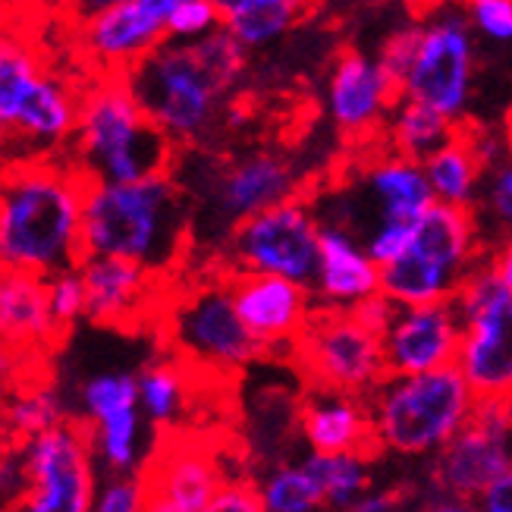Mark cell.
Segmentation results:
<instances>
[{
  "label": "cell",
  "mask_w": 512,
  "mask_h": 512,
  "mask_svg": "<svg viewBox=\"0 0 512 512\" xmlns=\"http://www.w3.org/2000/svg\"><path fill=\"white\" fill-rule=\"evenodd\" d=\"M88 176L70 154H10L0 173V271L79 267Z\"/></svg>",
  "instance_id": "1"
},
{
  "label": "cell",
  "mask_w": 512,
  "mask_h": 512,
  "mask_svg": "<svg viewBox=\"0 0 512 512\" xmlns=\"http://www.w3.org/2000/svg\"><path fill=\"white\" fill-rule=\"evenodd\" d=\"M246 66L249 48L227 26H217L192 41L167 38L120 76L176 145L211 148V132L224 123L227 101L236 95Z\"/></svg>",
  "instance_id": "2"
},
{
  "label": "cell",
  "mask_w": 512,
  "mask_h": 512,
  "mask_svg": "<svg viewBox=\"0 0 512 512\" xmlns=\"http://www.w3.org/2000/svg\"><path fill=\"white\" fill-rule=\"evenodd\" d=\"M195 246V208L173 173L145 180H88L82 208L85 255L129 258L180 280Z\"/></svg>",
  "instance_id": "3"
},
{
  "label": "cell",
  "mask_w": 512,
  "mask_h": 512,
  "mask_svg": "<svg viewBox=\"0 0 512 512\" xmlns=\"http://www.w3.org/2000/svg\"><path fill=\"white\" fill-rule=\"evenodd\" d=\"M66 154L88 180L126 183L170 173L180 145L139 107L120 73H92L82 82L76 136Z\"/></svg>",
  "instance_id": "4"
},
{
  "label": "cell",
  "mask_w": 512,
  "mask_h": 512,
  "mask_svg": "<svg viewBox=\"0 0 512 512\" xmlns=\"http://www.w3.org/2000/svg\"><path fill=\"white\" fill-rule=\"evenodd\" d=\"M154 327L176 362L214 384H233L255 359L267 355V346L236 311L230 274L217 261L205 277L170 286Z\"/></svg>",
  "instance_id": "5"
},
{
  "label": "cell",
  "mask_w": 512,
  "mask_h": 512,
  "mask_svg": "<svg viewBox=\"0 0 512 512\" xmlns=\"http://www.w3.org/2000/svg\"><path fill=\"white\" fill-rule=\"evenodd\" d=\"M365 399L381 450L399 456L443 450L478 406L459 365L384 377Z\"/></svg>",
  "instance_id": "6"
},
{
  "label": "cell",
  "mask_w": 512,
  "mask_h": 512,
  "mask_svg": "<svg viewBox=\"0 0 512 512\" xmlns=\"http://www.w3.org/2000/svg\"><path fill=\"white\" fill-rule=\"evenodd\" d=\"M82 85L54 73L35 44L0 26V117L13 154H63L76 136Z\"/></svg>",
  "instance_id": "7"
},
{
  "label": "cell",
  "mask_w": 512,
  "mask_h": 512,
  "mask_svg": "<svg viewBox=\"0 0 512 512\" xmlns=\"http://www.w3.org/2000/svg\"><path fill=\"white\" fill-rule=\"evenodd\" d=\"M462 327L456 365L478 403H512V293L484 255L453 296Z\"/></svg>",
  "instance_id": "8"
},
{
  "label": "cell",
  "mask_w": 512,
  "mask_h": 512,
  "mask_svg": "<svg viewBox=\"0 0 512 512\" xmlns=\"http://www.w3.org/2000/svg\"><path fill=\"white\" fill-rule=\"evenodd\" d=\"M289 365L305 387H327L368 396L387 377L381 337L365 327L349 305L321 302L311 308L305 327L289 352Z\"/></svg>",
  "instance_id": "9"
},
{
  "label": "cell",
  "mask_w": 512,
  "mask_h": 512,
  "mask_svg": "<svg viewBox=\"0 0 512 512\" xmlns=\"http://www.w3.org/2000/svg\"><path fill=\"white\" fill-rule=\"evenodd\" d=\"M224 267L280 274L308 289L321 277V220L308 195H293L264 211H255L230 230L214 255Z\"/></svg>",
  "instance_id": "10"
},
{
  "label": "cell",
  "mask_w": 512,
  "mask_h": 512,
  "mask_svg": "<svg viewBox=\"0 0 512 512\" xmlns=\"http://www.w3.org/2000/svg\"><path fill=\"white\" fill-rule=\"evenodd\" d=\"M22 494L16 509L26 512H88L95 509V447L88 421L60 425L22 440Z\"/></svg>",
  "instance_id": "11"
},
{
  "label": "cell",
  "mask_w": 512,
  "mask_h": 512,
  "mask_svg": "<svg viewBox=\"0 0 512 512\" xmlns=\"http://www.w3.org/2000/svg\"><path fill=\"white\" fill-rule=\"evenodd\" d=\"M512 469V403H478L465 428L440 450L434 484L437 509L481 503L500 475Z\"/></svg>",
  "instance_id": "12"
},
{
  "label": "cell",
  "mask_w": 512,
  "mask_h": 512,
  "mask_svg": "<svg viewBox=\"0 0 512 512\" xmlns=\"http://www.w3.org/2000/svg\"><path fill=\"white\" fill-rule=\"evenodd\" d=\"M475 82V41L462 0L425 19V32L406 79V95L425 101L447 117H465Z\"/></svg>",
  "instance_id": "13"
},
{
  "label": "cell",
  "mask_w": 512,
  "mask_h": 512,
  "mask_svg": "<svg viewBox=\"0 0 512 512\" xmlns=\"http://www.w3.org/2000/svg\"><path fill=\"white\" fill-rule=\"evenodd\" d=\"M403 98L381 63L365 57L355 44H340L333 51L327 107L349 151L387 145V120Z\"/></svg>",
  "instance_id": "14"
},
{
  "label": "cell",
  "mask_w": 512,
  "mask_h": 512,
  "mask_svg": "<svg viewBox=\"0 0 512 512\" xmlns=\"http://www.w3.org/2000/svg\"><path fill=\"white\" fill-rule=\"evenodd\" d=\"M139 475L145 481V509L164 512H205L227 481L211 443L176 428L164 431L161 447Z\"/></svg>",
  "instance_id": "15"
},
{
  "label": "cell",
  "mask_w": 512,
  "mask_h": 512,
  "mask_svg": "<svg viewBox=\"0 0 512 512\" xmlns=\"http://www.w3.org/2000/svg\"><path fill=\"white\" fill-rule=\"evenodd\" d=\"M183 0H123L107 13L88 19L76 32L79 60L88 73H126L158 44H164L167 19Z\"/></svg>",
  "instance_id": "16"
},
{
  "label": "cell",
  "mask_w": 512,
  "mask_h": 512,
  "mask_svg": "<svg viewBox=\"0 0 512 512\" xmlns=\"http://www.w3.org/2000/svg\"><path fill=\"white\" fill-rule=\"evenodd\" d=\"M79 271L88 293V321L114 330L158 324L173 280L117 255H85Z\"/></svg>",
  "instance_id": "17"
},
{
  "label": "cell",
  "mask_w": 512,
  "mask_h": 512,
  "mask_svg": "<svg viewBox=\"0 0 512 512\" xmlns=\"http://www.w3.org/2000/svg\"><path fill=\"white\" fill-rule=\"evenodd\" d=\"M462 315L453 299L425 305H396L381 346L387 377L421 374L456 365L462 346Z\"/></svg>",
  "instance_id": "18"
},
{
  "label": "cell",
  "mask_w": 512,
  "mask_h": 512,
  "mask_svg": "<svg viewBox=\"0 0 512 512\" xmlns=\"http://www.w3.org/2000/svg\"><path fill=\"white\" fill-rule=\"evenodd\" d=\"M230 289L236 311L246 321V327L267 346V355L283 352L289 362V352L311 315V289L261 271H242V267H227Z\"/></svg>",
  "instance_id": "19"
},
{
  "label": "cell",
  "mask_w": 512,
  "mask_h": 512,
  "mask_svg": "<svg viewBox=\"0 0 512 512\" xmlns=\"http://www.w3.org/2000/svg\"><path fill=\"white\" fill-rule=\"evenodd\" d=\"M299 431L315 453H359L365 459L384 453L374 437L368 399L355 393L305 387L299 399Z\"/></svg>",
  "instance_id": "20"
},
{
  "label": "cell",
  "mask_w": 512,
  "mask_h": 512,
  "mask_svg": "<svg viewBox=\"0 0 512 512\" xmlns=\"http://www.w3.org/2000/svg\"><path fill=\"white\" fill-rule=\"evenodd\" d=\"M57 337L63 333L51 318L44 277L0 271V343L22 352L26 359H38L57 343Z\"/></svg>",
  "instance_id": "21"
},
{
  "label": "cell",
  "mask_w": 512,
  "mask_h": 512,
  "mask_svg": "<svg viewBox=\"0 0 512 512\" xmlns=\"http://www.w3.org/2000/svg\"><path fill=\"white\" fill-rule=\"evenodd\" d=\"M374 293H381V264L362 252L352 233L321 224V302L355 305Z\"/></svg>",
  "instance_id": "22"
},
{
  "label": "cell",
  "mask_w": 512,
  "mask_h": 512,
  "mask_svg": "<svg viewBox=\"0 0 512 512\" xmlns=\"http://www.w3.org/2000/svg\"><path fill=\"white\" fill-rule=\"evenodd\" d=\"M428 183L437 202L450 205H475L487 164L475 142V117H459L453 139L437 148L425 161Z\"/></svg>",
  "instance_id": "23"
},
{
  "label": "cell",
  "mask_w": 512,
  "mask_h": 512,
  "mask_svg": "<svg viewBox=\"0 0 512 512\" xmlns=\"http://www.w3.org/2000/svg\"><path fill=\"white\" fill-rule=\"evenodd\" d=\"M136 377H139V406L158 431L176 428V421L192 406L195 384L202 381V377L189 371L183 362H176L173 355L170 359L145 365Z\"/></svg>",
  "instance_id": "24"
},
{
  "label": "cell",
  "mask_w": 512,
  "mask_h": 512,
  "mask_svg": "<svg viewBox=\"0 0 512 512\" xmlns=\"http://www.w3.org/2000/svg\"><path fill=\"white\" fill-rule=\"evenodd\" d=\"M456 132V120L447 117L443 110L418 101L403 98L387 120V145L393 154H403L409 161L425 164L437 148H443Z\"/></svg>",
  "instance_id": "25"
},
{
  "label": "cell",
  "mask_w": 512,
  "mask_h": 512,
  "mask_svg": "<svg viewBox=\"0 0 512 512\" xmlns=\"http://www.w3.org/2000/svg\"><path fill=\"white\" fill-rule=\"evenodd\" d=\"M142 406H120L88 421L95 459L107 475L142 469Z\"/></svg>",
  "instance_id": "26"
},
{
  "label": "cell",
  "mask_w": 512,
  "mask_h": 512,
  "mask_svg": "<svg viewBox=\"0 0 512 512\" xmlns=\"http://www.w3.org/2000/svg\"><path fill=\"white\" fill-rule=\"evenodd\" d=\"M459 280L447 271L428 264L412 252L399 255L396 261L381 264V293L399 305H425V302H447L456 296Z\"/></svg>",
  "instance_id": "27"
},
{
  "label": "cell",
  "mask_w": 512,
  "mask_h": 512,
  "mask_svg": "<svg viewBox=\"0 0 512 512\" xmlns=\"http://www.w3.org/2000/svg\"><path fill=\"white\" fill-rule=\"evenodd\" d=\"M368 459L359 453H315L305 459V469L315 475L324 491V503L337 509H352L368 494Z\"/></svg>",
  "instance_id": "28"
},
{
  "label": "cell",
  "mask_w": 512,
  "mask_h": 512,
  "mask_svg": "<svg viewBox=\"0 0 512 512\" xmlns=\"http://www.w3.org/2000/svg\"><path fill=\"white\" fill-rule=\"evenodd\" d=\"M311 13L315 10L308 7V0H274V4H261L246 13L230 16L224 26L246 44L249 51H255V48H264V44L283 38L289 29L302 26Z\"/></svg>",
  "instance_id": "29"
},
{
  "label": "cell",
  "mask_w": 512,
  "mask_h": 512,
  "mask_svg": "<svg viewBox=\"0 0 512 512\" xmlns=\"http://www.w3.org/2000/svg\"><path fill=\"white\" fill-rule=\"evenodd\" d=\"M60 421H66L63 399L51 384H44V381H35L29 387H16V393L4 406V428L19 440H29L41 431L60 425Z\"/></svg>",
  "instance_id": "30"
},
{
  "label": "cell",
  "mask_w": 512,
  "mask_h": 512,
  "mask_svg": "<svg viewBox=\"0 0 512 512\" xmlns=\"http://www.w3.org/2000/svg\"><path fill=\"white\" fill-rule=\"evenodd\" d=\"M261 500L264 509L271 512H308L324 506V491L302 465H277V469L264 478L261 484Z\"/></svg>",
  "instance_id": "31"
},
{
  "label": "cell",
  "mask_w": 512,
  "mask_h": 512,
  "mask_svg": "<svg viewBox=\"0 0 512 512\" xmlns=\"http://www.w3.org/2000/svg\"><path fill=\"white\" fill-rule=\"evenodd\" d=\"M484 180H487V189L484 195H478L475 214H478V224L491 220V227H494L491 252H497L506 239H512V158L497 164Z\"/></svg>",
  "instance_id": "32"
},
{
  "label": "cell",
  "mask_w": 512,
  "mask_h": 512,
  "mask_svg": "<svg viewBox=\"0 0 512 512\" xmlns=\"http://www.w3.org/2000/svg\"><path fill=\"white\" fill-rule=\"evenodd\" d=\"M79 406L85 421L120 406H139V377L126 371H104L88 377L79 390Z\"/></svg>",
  "instance_id": "33"
},
{
  "label": "cell",
  "mask_w": 512,
  "mask_h": 512,
  "mask_svg": "<svg viewBox=\"0 0 512 512\" xmlns=\"http://www.w3.org/2000/svg\"><path fill=\"white\" fill-rule=\"evenodd\" d=\"M48 283V308L51 318L60 333L73 330L82 318H88V293H85V280L79 267H66L51 277H44Z\"/></svg>",
  "instance_id": "34"
},
{
  "label": "cell",
  "mask_w": 512,
  "mask_h": 512,
  "mask_svg": "<svg viewBox=\"0 0 512 512\" xmlns=\"http://www.w3.org/2000/svg\"><path fill=\"white\" fill-rule=\"evenodd\" d=\"M421 32H425V19H412L409 26L390 32L381 44V54L374 57L403 95H406V79L412 73V63L418 54V44H421Z\"/></svg>",
  "instance_id": "35"
},
{
  "label": "cell",
  "mask_w": 512,
  "mask_h": 512,
  "mask_svg": "<svg viewBox=\"0 0 512 512\" xmlns=\"http://www.w3.org/2000/svg\"><path fill=\"white\" fill-rule=\"evenodd\" d=\"M217 26H224V22H220L214 0H183L167 19V35L176 41H192L214 32Z\"/></svg>",
  "instance_id": "36"
},
{
  "label": "cell",
  "mask_w": 512,
  "mask_h": 512,
  "mask_svg": "<svg viewBox=\"0 0 512 512\" xmlns=\"http://www.w3.org/2000/svg\"><path fill=\"white\" fill-rule=\"evenodd\" d=\"M472 26L497 44H512V0H462Z\"/></svg>",
  "instance_id": "37"
},
{
  "label": "cell",
  "mask_w": 512,
  "mask_h": 512,
  "mask_svg": "<svg viewBox=\"0 0 512 512\" xmlns=\"http://www.w3.org/2000/svg\"><path fill=\"white\" fill-rule=\"evenodd\" d=\"M98 512H136L145 509L142 475H110L95 494Z\"/></svg>",
  "instance_id": "38"
},
{
  "label": "cell",
  "mask_w": 512,
  "mask_h": 512,
  "mask_svg": "<svg viewBox=\"0 0 512 512\" xmlns=\"http://www.w3.org/2000/svg\"><path fill=\"white\" fill-rule=\"evenodd\" d=\"M415 227H418V224H403V220H384V224L368 236L365 252H368L377 264L396 261L399 255H406V252H409L412 236H415Z\"/></svg>",
  "instance_id": "39"
},
{
  "label": "cell",
  "mask_w": 512,
  "mask_h": 512,
  "mask_svg": "<svg viewBox=\"0 0 512 512\" xmlns=\"http://www.w3.org/2000/svg\"><path fill=\"white\" fill-rule=\"evenodd\" d=\"M258 509H264L261 487H252L249 481H224V487L211 500V512H258Z\"/></svg>",
  "instance_id": "40"
},
{
  "label": "cell",
  "mask_w": 512,
  "mask_h": 512,
  "mask_svg": "<svg viewBox=\"0 0 512 512\" xmlns=\"http://www.w3.org/2000/svg\"><path fill=\"white\" fill-rule=\"evenodd\" d=\"M117 4H123V0H57V10H60L66 26L79 29V26H85L88 19L107 13L110 7H117Z\"/></svg>",
  "instance_id": "41"
},
{
  "label": "cell",
  "mask_w": 512,
  "mask_h": 512,
  "mask_svg": "<svg viewBox=\"0 0 512 512\" xmlns=\"http://www.w3.org/2000/svg\"><path fill=\"white\" fill-rule=\"evenodd\" d=\"M22 459L19 453H0V509L4 506H16L19 494H22Z\"/></svg>",
  "instance_id": "42"
},
{
  "label": "cell",
  "mask_w": 512,
  "mask_h": 512,
  "mask_svg": "<svg viewBox=\"0 0 512 512\" xmlns=\"http://www.w3.org/2000/svg\"><path fill=\"white\" fill-rule=\"evenodd\" d=\"M22 374H26V355L10 349L7 343H0V393L19 387Z\"/></svg>",
  "instance_id": "43"
},
{
  "label": "cell",
  "mask_w": 512,
  "mask_h": 512,
  "mask_svg": "<svg viewBox=\"0 0 512 512\" xmlns=\"http://www.w3.org/2000/svg\"><path fill=\"white\" fill-rule=\"evenodd\" d=\"M406 503V494H365L359 497V503H355L352 509H359V512H384V509H399Z\"/></svg>",
  "instance_id": "44"
},
{
  "label": "cell",
  "mask_w": 512,
  "mask_h": 512,
  "mask_svg": "<svg viewBox=\"0 0 512 512\" xmlns=\"http://www.w3.org/2000/svg\"><path fill=\"white\" fill-rule=\"evenodd\" d=\"M491 258H494V271H497L500 283L512 293V239H506Z\"/></svg>",
  "instance_id": "45"
},
{
  "label": "cell",
  "mask_w": 512,
  "mask_h": 512,
  "mask_svg": "<svg viewBox=\"0 0 512 512\" xmlns=\"http://www.w3.org/2000/svg\"><path fill=\"white\" fill-rule=\"evenodd\" d=\"M393 4H403L406 13H409L412 19H428V16L437 13L440 7L453 4V0H393Z\"/></svg>",
  "instance_id": "46"
},
{
  "label": "cell",
  "mask_w": 512,
  "mask_h": 512,
  "mask_svg": "<svg viewBox=\"0 0 512 512\" xmlns=\"http://www.w3.org/2000/svg\"><path fill=\"white\" fill-rule=\"evenodd\" d=\"M261 4H274V0H214V7H217V13H220V22H227L230 16L246 13V10L261 7Z\"/></svg>",
  "instance_id": "47"
},
{
  "label": "cell",
  "mask_w": 512,
  "mask_h": 512,
  "mask_svg": "<svg viewBox=\"0 0 512 512\" xmlns=\"http://www.w3.org/2000/svg\"><path fill=\"white\" fill-rule=\"evenodd\" d=\"M0 154H13V132L4 117H0Z\"/></svg>",
  "instance_id": "48"
},
{
  "label": "cell",
  "mask_w": 512,
  "mask_h": 512,
  "mask_svg": "<svg viewBox=\"0 0 512 512\" xmlns=\"http://www.w3.org/2000/svg\"><path fill=\"white\" fill-rule=\"evenodd\" d=\"M503 132H506V145H509V154H512V104L506 107V114H503Z\"/></svg>",
  "instance_id": "49"
},
{
  "label": "cell",
  "mask_w": 512,
  "mask_h": 512,
  "mask_svg": "<svg viewBox=\"0 0 512 512\" xmlns=\"http://www.w3.org/2000/svg\"><path fill=\"white\" fill-rule=\"evenodd\" d=\"M327 4H333V0H308V7H311V10H321V7H327Z\"/></svg>",
  "instance_id": "50"
},
{
  "label": "cell",
  "mask_w": 512,
  "mask_h": 512,
  "mask_svg": "<svg viewBox=\"0 0 512 512\" xmlns=\"http://www.w3.org/2000/svg\"><path fill=\"white\" fill-rule=\"evenodd\" d=\"M7 158H10V154H0V173H4V164H7Z\"/></svg>",
  "instance_id": "51"
},
{
  "label": "cell",
  "mask_w": 512,
  "mask_h": 512,
  "mask_svg": "<svg viewBox=\"0 0 512 512\" xmlns=\"http://www.w3.org/2000/svg\"><path fill=\"white\" fill-rule=\"evenodd\" d=\"M32 4H54L57 7V0H32Z\"/></svg>",
  "instance_id": "52"
}]
</instances>
